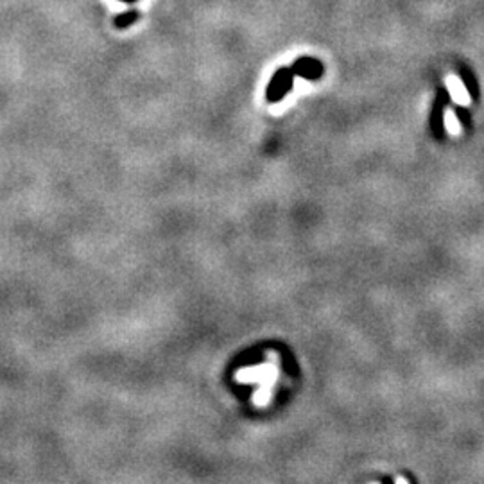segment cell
<instances>
[{
  "mask_svg": "<svg viewBox=\"0 0 484 484\" xmlns=\"http://www.w3.org/2000/svg\"><path fill=\"white\" fill-rule=\"evenodd\" d=\"M452 104L450 92L445 84H439L436 88V97H434L433 108L428 113V130L433 133V136L436 140L445 138V112L447 108Z\"/></svg>",
  "mask_w": 484,
  "mask_h": 484,
  "instance_id": "obj_1",
  "label": "cell"
},
{
  "mask_svg": "<svg viewBox=\"0 0 484 484\" xmlns=\"http://www.w3.org/2000/svg\"><path fill=\"white\" fill-rule=\"evenodd\" d=\"M294 84V72L291 66H282L275 72L269 86L265 90V99L267 103H278L293 90Z\"/></svg>",
  "mask_w": 484,
  "mask_h": 484,
  "instance_id": "obj_2",
  "label": "cell"
},
{
  "mask_svg": "<svg viewBox=\"0 0 484 484\" xmlns=\"http://www.w3.org/2000/svg\"><path fill=\"white\" fill-rule=\"evenodd\" d=\"M291 69H293L294 75H300V77L308 81L319 80L325 74V66L316 58H300V60L294 61Z\"/></svg>",
  "mask_w": 484,
  "mask_h": 484,
  "instance_id": "obj_3",
  "label": "cell"
},
{
  "mask_svg": "<svg viewBox=\"0 0 484 484\" xmlns=\"http://www.w3.org/2000/svg\"><path fill=\"white\" fill-rule=\"evenodd\" d=\"M457 72H459V77H461L463 84H465L466 92H468V95L472 97V101L474 103H479L481 101V86H479V81H477V77H475L474 70L470 69V66L463 65V63H459L457 65Z\"/></svg>",
  "mask_w": 484,
  "mask_h": 484,
  "instance_id": "obj_4",
  "label": "cell"
},
{
  "mask_svg": "<svg viewBox=\"0 0 484 484\" xmlns=\"http://www.w3.org/2000/svg\"><path fill=\"white\" fill-rule=\"evenodd\" d=\"M450 106L452 110H454V113H456L457 121L461 124L463 131H465V133H472V131H474V119H472L470 110L461 106V104H450Z\"/></svg>",
  "mask_w": 484,
  "mask_h": 484,
  "instance_id": "obj_5",
  "label": "cell"
},
{
  "mask_svg": "<svg viewBox=\"0 0 484 484\" xmlns=\"http://www.w3.org/2000/svg\"><path fill=\"white\" fill-rule=\"evenodd\" d=\"M136 19H138V13H136V11H130V13H124V14H121V16H117L115 25L121 29L128 27V25L135 22Z\"/></svg>",
  "mask_w": 484,
  "mask_h": 484,
  "instance_id": "obj_6",
  "label": "cell"
},
{
  "mask_svg": "<svg viewBox=\"0 0 484 484\" xmlns=\"http://www.w3.org/2000/svg\"><path fill=\"white\" fill-rule=\"evenodd\" d=\"M380 483H389V484H391V483H395V479H393V477H382Z\"/></svg>",
  "mask_w": 484,
  "mask_h": 484,
  "instance_id": "obj_7",
  "label": "cell"
},
{
  "mask_svg": "<svg viewBox=\"0 0 484 484\" xmlns=\"http://www.w3.org/2000/svg\"><path fill=\"white\" fill-rule=\"evenodd\" d=\"M126 2H135V0H126Z\"/></svg>",
  "mask_w": 484,
  "mask_h": 484,
  "instance_id": "obj_8",
  "label": "cell"
}]
</instances>
